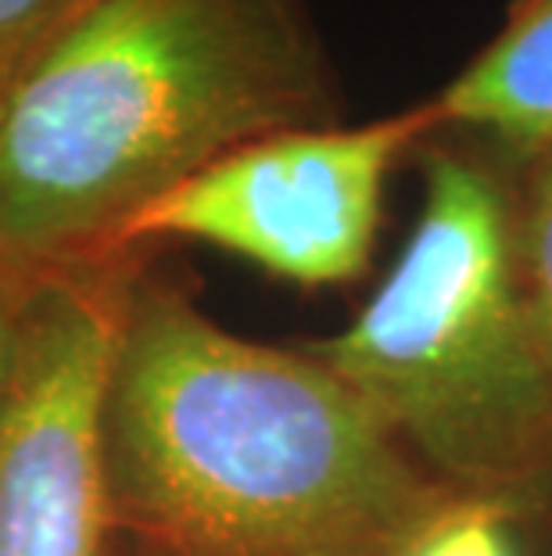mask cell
I'll return each instance as SVG.
<instances>
[{
	"label": "cell",
	"instance_id": "cell-1",
	"mask_svg": "<svg viewBox=\"0 0 552 556\" xmlns=\"http://www.w3.org/2000/svg\"><path fill=\"white\" fill-rule=\"evenodd\" d=\"M129 556H402L452 500L309 349L241 338L140 252L101 399Z\"/></svg>",
	"mask_w": 552,
	"mask_h": 556
},
{
	"label": "cell",
	"instance_id": "cell-2",
	"mask_svg": "<svg viewBox=\"0 0 552 556\" xmlns=\"http://www.w3.org/2000/svg\"><path fill=\"white\" fill-rule=\"evenodd\" d=\"M341 123L305 0H93L0 90V258L119 255V233L255 137Z\"/></svg>",
	"mask_w": 552,
	"mask_h": 556
},
{
	"label": "cell",
	"instance_id": "cell-3",
	"mask_svg": "<svg viewBox=\"0 0 552 556\" xmlns=\"http://www.w3.org/2000/svg\"><path fill=\"white\" fill-rule=\"evenodd\" d=\"M424 151V205L373 299L305 341L455 495L552 503V370L527 324L510 180L452 144Z\"/></svg>",
	"mask_w": 552,
	"mask_h": 556
},
{
	"label": "cell",
	"instance_id": "cell-4",
	"mask_svg": "<svg viewBox=\"0 0 552 556\" xmlns=\"http://www.w3.org/2000/svg\"><path fill=\"white\" fill-rule=\"evenodd\" d=\"M431 137L427 101L362 126L255 137L137 212L115 252L208 244L298 288H341L367 274L395 165Z\"/></svg>",
	"mask_w": 552,
	"mask_h": 556
},
{
	"label": "cell",
	"instance_id": "cell-5",
	"mask_svg": "<svg viewBox=\"0 0 552 556\" xmlns=\"http://www.w3.org/2000/svg\"><path fill=\"white\" fill-rule=\"evenodd\" d=\"M140 252L37 269L0 366V556H108L101 399Z\"/></svg>",
	"mask_w": 552,
	"mask_h": 556
},
{
	"label": "cell",
	"instance_id": "cell-6",
	"mask_svg": "<svg viewBox=\"0 0 552 556\" xmlns=\"http://www.w3.org/2000/svg\"><path fill=\"white\" fill-rule=\"evenodd\" d=\"M434 137L466 134L521 165L552 148V0H513L506 26L427 98Z\"/></svg>",
	"mask_w": 552,
	"mask_h": 556
},
{
	"label": "cell",
	"instance_id": "cell-7",
	"mask_svg": "<svg viewBox=\"0 0 552 556\" xmlns=\"http://www.w3.org/2000/svg\"><path fill=\"white\" fill-rule=\"evenodd\" d=\"M513 258L521 302L552 370V148L513 165Z\"/></svg>",
	"mask_w": 552,
	"mask_h": 556
},
{
	"label": "cell",
	"instance_id": "cell-8",
	"mask_svg": "<svg viewBox=\"0 0 552 556\" xmlns=\"http://www.w3.org/2000/svg\"><path fill=\"white\" fill-rule=\"evenodd\" d=\"M516 528L521 514L513 506L452 495L416 528L402 556H524Z\"/></svg>",
	"mask_w": 552,
	"mask_h": 556
},
{
	"label": "cell",
	"instance_id": "cell-9",
	"mask_svg": "<svg viewBox=\"0 0 552 556\" xmlns=\"http://www.w3.org/2000/svg\"><path fill=\"white\" fill-rule=\"evenodd\" d=\"M93 0H0V90Z\"/></svg>",
	"mask_w": 552,
	"mask_h": 556
},
{
	"label": "cell",
	"instance_id": "cell-10",
	"mask_svg": "<svg viewBox=\"0 0 552 556\" xmlns=\"http://www.w3.org/2000/svg\"><path fill=\"white\" fill-rule=\"evenodd\" d=\"M33 277H37V269H26V266H15L0 258V366H4V356H8L11 324H15V313L22 299H26Z\"/></svg>",
	"mask_w": 552,
	"mask_h": 556
},
{
	"label": "cell",
	"instance_id": "cell-11",
	"mask_svg": "<svg viewBox=\"0 0 552 556\" xmlns=\"http://www.w3.org/2000/svg\"><path fill=\"white\" fill-rule=\"evenodd\" d=\"M108 556H129L126 549H119V546H112V542H108Z\"/></svg>",
	"mask_w": 552,
	"mask_h": 556
}]
</instances>
